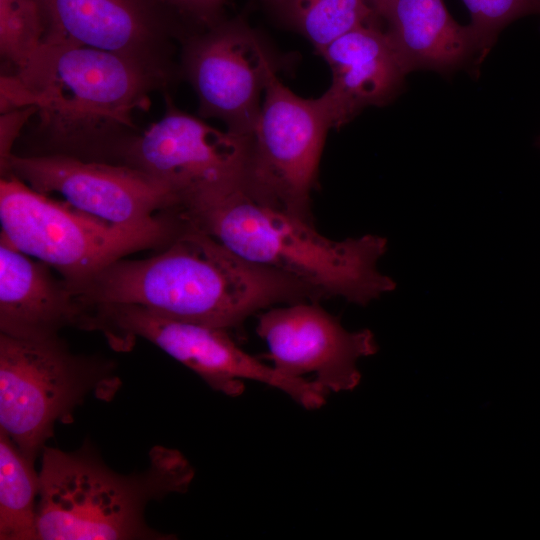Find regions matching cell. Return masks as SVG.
<instances>
[{
	"label": "cell",
	"instance_id": "obj_1",
	"mask_svg": "<svg viewBox=\"0 0 540 540\" xmlns=\"http://www.w3.org/2000/svg\"><path fill=\"white\" fill-rule=\"evenodd\" d=\"M171 80L127 57L44 38L13 75L0 79V111L33 106L35 150L118 163L122 146L139 130L136 111ZM32 118V119H33Z\"/></svg>",
	"mask_w": 540,
	"mask_h": 540
},
{
	"label": "cell",
	"instance_id": "obj_2",
	"mask_svg": "<svg viewBox=\"0 0 540 540\" xmlns=\"http://www.w3.org/2000/svg\"><path fill=\"white\" fill-rule=\"evenodd\" d=\"M76 296L87 308L134 304L228 331L276 304L321 299L306 284L243 259L189 222L156 255L112 263Z\"/></svg>",
	"mask_w": 540,
	"mask_h": 540
},
{
	"label": "cell",
	"instance_id": "obj_3",
	"mask_svg": "<svg viewBox=\"0 0 540 540\" xmlns=\"http://www.w3.org/2000/svg\"><path fill=\"white\" fill-rule=\"evenodd\" d=\"M185 218L243 259L306 284L320 298L340 297L365 306L396 288L377 268L387 250L386 238L329 239L313 223L257 203L243 187Z\"/></svg>",
	"mask_w": 540,
	"mask_h": 540
},
{
	"label": "cell",
	"instance_id": "obj_4",
	"mask_svg": "<svg viewBox=\"0 0 540 540\" xmlns=\"http://www.w3.org/2000/svg\"><path fill=\"white\" fill-rule=\"evenodd\" d=\"M38 540L173 539L148 526L151 501L185 493L195 476L177 449L155 446L139 473L110 469L90 441L66 452L45 446L41 453Z\"/></svg>",
	"mask_w": 540,
	"mask_h": 540
},
{
	"label": "cell",
	"instance_id": "obj_5",
	"mask_svg": "<svg viewBox=\"0 0 540 540\" xmlns=\"http://www.w3.org/2000/svg\"><path fill=\"white\" fill-rule=\"evenodd\" d=\"M0 235L48 264L77 294L112 263L137 251L167 246L186 226L178 212L121 226L40 193L12 175L0 180Z\"/></svg>",
	"mask_w": 540,
	"mask_h": 540
},
{
	"label": "cell",
	"instance_id": "obj_6",
	"mask_svg": "<svg viewBox=\"0 0 540 540\" xmlns=\"http://www.w3.org/2000/svg\"><path fill=\"white\" fill-rule=\"evenodd\" d=\"M120 386L113 363L72 353L59 335L0 333V430L34 461L57 422L71 423L87 397L109 401Z\"/></svg>",
	"mask_w": 540,
	"mask_h": 540
},
{
	"label": "cell",
	"instance_id": "obj_7",
	"mask_svg": "<svg viewBox=\"0 0 540 540\" xmlns=\"http://www.w3.org/2000/svg\"><path fill=\"white\" fill-rule=\"evenodd\" d=\"M83 329L104 333L118 350L145 339L195 372L213 390L240 396L245 381L281 390L305 409H318L327 391L314 380L291 378L242 350L228 330L157 314L139 305L112 303L88 307Z\"/></svg>",
	"mask_w": 540,
	"mask_h": 540
},
{
	"label": "cell",
	"instance_id": "obj_8",
	"mask_svg": "<svg viewBox=\"0 0 540 540\" xmlns=\"http://www.w3.org/2000/svg\"><path fill=\"white\" fill-rule=\"evenodd\" d=\"M331 128L319 97L296 95L274 74L249 138L245 193L259 204L312 223L310 194Z\"/></svg>",
	"mask_w": 540,
	"mask_h": 540
},
{
	"label": "cell",
	"instance_id": "obj_9",
	"mask_svg": "<svg viewBox=\"0 0 540 540\" xmlns=\"http://www.w3.org/2000/svg\"><path fill=\"white\" fill-rule=\"evenodd\" d=\"M249 138L207 124L165 95L163 115L122 146L118 163L168 185L187 213L243 187Z\"/></svg>",
	"mask_w": 540,
	"mask_h": 540
},
{
	"label": "cell",
	"instance_id": "obj_10",
	"mask_svg": "<svg viewBox=\"0 0 540 540\" xmlns=\"http://www.w3.org/2000/svg\"><path fill=\"white\" fill-rule=\"evenodd\" d=\"M179 71L196 94L201 118L250 137L277 65L261 36L243 20L231 19L184 36Z\"/></svg>",
	"mask_w": 540,
	"mask_h": 540
},
{
	"label": "cell",
	"instance_id": "obj_11",
	"mask_svg": "<svg viewBox=\"0 0 540 540\" xmlns=\"http://www.w3.org/2000/svg\"><path fill=\"white\" fill-rule=\"evenodd\" d=\"M0 171L116 225H142L165 212L181 210L179 196L168 185L126 164L14 153Z\"/></svg>",
	"mask_w": 540,
	"mask_h": 540
},
{
	"label": "cell",
	"instance_id": "obj_12",
	"mask_svg": "<svg viewBox=\"0 0 540 540\" xmlns=\"http://www.w3.org/2000/svg\"><path fill=\"white\" fill-rule=\"evenodd\" d=\"M256 331L278 372L291 378L313 374L328 392L354 389L361 378L357 361L377 351L370 330H346L314 301L266 309L258 315Z\"/></svg>",
	"mask_w": 540,
	"mask_h": 540
},
{
	"label": "cell",
	"instance_id": "obj_13",
	"mask_svg": "<svg viewBox=\"0 0 540 540\" xmlns=\"http://www.w3.org/2000/svg\"><path fill=\"white\" fill-rule=\"evenodd\" d=\"M44 38L115 53L173 80L180 29L155 0H35Z\"/></svg>",
	"mask_w": 540,
	"mask_h": 540
},
{
	"label": "cell",
	"instance_id": "obj_14",
	"mask_svg": "<svg viewBox=\"0 0 540 540\" xmlns=\"http://www.w3.org/2000/svg\"><path fill=\"white\" fill-rule=\"evenodd\" d=\"M384 25L351 30L319 54L330 67L332 81L319 97L332 128H340L364 108L393 100L407 72Z\"/></svg>",
	"mask_w": 540,
	"mask_h": 540
},
{
	"label": "cell",
	"instance_id": "obj_15",
	"mask_svg": "<svg viewBox=\"0 0 540 540\" xmlns=\"http://www.w3.org/2000/svg\"><path fill=\"white\" fill-rule=\"evenodd\" d=\"M46 263L18 250L0 235V331L26 339L80 327L87 313L64 278Z\"/></svg>",
	"mask_w": 540,
	"mask_h": 540
},
{
	"label": "cell",
	"instance_id": "obj_16",
	"mask_svg": "<svg viewBox=\"0 0 540 540\" xmlns=\"http://www.w3.org/2000/svg\"><path fill=\"white\" fill-rule=\"evenodd\" d=\"M383 23L407 74L480 65L473 29L458 24L443 0H393Z\"/></svg>",
	"mask_w": 540,
	"mask_h": 540
},
{
	"label": "cell",
	"instance_id": "obj_17",
	"mask_svg": "<svg viewBox=\"0 0 540 540\" xmlns=\"http://www.w3.org/2000/svg\"><path fill=\"white\" fill-rule=\"evenodd\" d=\"M281 23L305 37L320 53L356 28L381 24L365 0H261Z\"/></svg>",
	"mask_w": 540,
	"mask_h": 540
},
{
	"label": "cell",
	"instance_id": "obj_18",
	"mask_svg": "<svg viewBox=\"0 0 540 540\" xmlns=\"http://www.w3.org/2000/svg\"><path fill=\"white\" fill-rule=\"evenodd\" d=\"M40 474L0 430V539L38 540Z\"/></svg>",
	"mask_w": 540,
	"mask_h": 540
},
{
	"label": "cell",
	"instance_id": "obj_19",
	"mask_svg": "<svg viewBox=\"0 0 540 540\" xmlns=\"http://www.w3.org/2000/svg\"><path fill=\"white\" fill-rule=\"evenodd\" d=\"M44 22L35 0H0V52L22 68L44 39Z\"/></svg>",
	"mask_w": 540,
	"mask_h": 540
},
{
	"label": "cell",
	"instance_id": "obj_20",
	"mask_svg": "<svg viewBox=\"0 0 540 540\" xmlns=\"http://www.w3.org/2000/svg\"><path fill=\"white\" fill-rule=\"evenodd\" d=\"M467 7L479 49V61L485 59L499 33L511 22L536 13L534 0H462Z\"/></svg>",
	"mask_w": 540,
	"mask_h": 540
},
{
	"label": "cell",
	"instance_id": "obj_21",
	"mask_svg": "<svg viewBox=\"0 0 540 540\" xmlns=\"http://www.w3.org/2000/svg\"><path fill=\"white\" fill-rule=\"evenodd\" d=\"M180 29V22L205 30L221 20L220 13L228 0H155ZM198 32V31H197Z\"/></svg>",
	"mask_w": 540,
	"mask_h": 540
},
{
	"label": "cell",
	"instance_id": "obj_22",
	"mask_svg": "<svg viewBox=\"0 0 540 540\" xmlns=\"http://www.w3.org/2000/svg\"><path fill=\"white\" fill-rule=\"evenodd\" d=\"M37 112L33 106L15 108L0 115V169L14 154L13 147L22 130Z\"/></svg>",
	"mask_w": 540,
	"mask_h": 540
},
{
	"label": "cell",
	"instance_id": "obj_23",
	"mask_svg": "<svg viewBox=\"0 0 540 540\" xmlns=\"http://www.w3.org/2000/svg\"><path fill=\"white\" fill-rule=\"evenodd\" d=\"M369 7L377 14V16L384 20L393 0H365ZM384 24V23H383Z\"/></svg>",
	"mask_w": 540,
	"mask_h": 540
},
{
	"label": "cell",
	"instance_id": "obj_24",
	"mask_svg": "<svg viewBox=\"0 0 540 540\" xmlns=\"http://www.w3.org/2000/svg\"><path fill=\"white\" fill-rule=\"evenodd\" d=\"M536 5L537 14L540 15V0H534Z\"/></svg>",
	"mask_w": 540,
	"mask_h": 540
}]
</instances>
